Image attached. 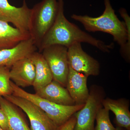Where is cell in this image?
<instances>
[{"instance_id": "obj_7", "label": "cell", "mask_w": 130, "mask_h": 130, "mask_svg": "<svg viewBox=\"0 0 130 130\" xmlns=\"http://www.w3.org/2000/svg\"><path fill=\"white\" fill-rule=\"evenodd\" d=\"M3 97L18 106L27 115L31 130H56L57 126L47 114L30 101L12 94Z\"/></svg>"}, {"instance_id": "obj_23", "label": "cell", "mask_w": 130, "mask_h": 130, "mask_svg": "<svg viewBox=\"0 0 130 130\" xmlns=\"http://www.w3.org/2000/svg\"><path fill=\"white\" fill-rule=\"evenodd\" d=\"M0 130H3V129L2 128H1V127H0Z\"/></svg>"}, {"instance_id": "obj_2", "label": "cell", "mask_w": 130, "mask_h": 130, "mask_svg": "<svg viewBox=\"0 0 130 130\" xmlns=\"http://www.w3.org/2000/svg\"><path fill=\"white\" fill-rule=\"evenodd\" d=\"M58 8L55 21L43 38L38 50L39 53L45 48L54 45L68 48L76 43H86L105 53L113 48V43L107 44L81 30L76 25L68 21L64 14V0H58Z\"/></svg>"}, {"instance_id": "obj_5", "label": "cell", "mask_w": 130, "mask_h": 130, "mask_svg": "<svg viewBox=\"0 0 130 130\" xmlns=\"http://www.w3.org/2000/svg\"><path fill=\"white\" fill-rule=\"evenodd\" d=\"M105 96L102 87L95 85L91 86L88 99L84 106L75 113L77 120L74 130H95L96 116L99 109L103 107Z\"/></svg>"}, {"instance_id": "obj_4", "label": "cell", "mask_w": 130, "mask_h": 130, "mask_svg": "<svg viewBox=\"0 0 130 130\" xmlns=\"http://www.w3.org/2000/svg\"><path fill=\"white\" fill-rule=\"evenodd\" d=\"M10 85L12 90V94L27 99L37 105L47 114L57 126L64 123L85 105L67 106L58 105L42 98L36 94L28 93L16 86L11 80Z\"/></svg>"}, {"instance_id": "obj_17", "label": "cell", "mask_w": 130, "mask_h": 130, "mask_svg": "<svg viewBox=\"0 0 130 130\" xmlns=\"http://www.w3.org/2000/svg\"><path fill=\"white\" fill-rule=\"evenodd\" d=\"M35 65L36 77L32 86L35 91L46 85L53 80L47 63L41 53L36 51L29 56Z\"/></svg>"}, {"instance_id": "obj_9", "label": "cell", "mask_w": 130, "mask_h": 130, "mask_svg": "<svg viewBox=\"0 0 130 130\" xmlns=\"http://www.w3.org/2000/svg\"><path fill=\"white\" fill-rule=\"evenodd\" d=\"M31 12L26 0L20 7L10 5L8 0H0V20L11 23L22 32L29 34Z\"/></svg>"}, {"instance_id": "obj_14", "label": "cell", "mask_w": 130, "mask_h": 130, "mask_svg": "<svg viewBox=\"0 0 130 130\" xmlns=\"http://www.w3.org/2000/svg\"><path fill=\"white\" fill-rule=\"evenodd\" d=\"M103 107L112 111L115 116V123L117 126L130 130L129 101L125 98L113 100L105 98L102 103Z\"/></svg>"}, {"instance_id": "obj_16", "label": "cell", "mask_w": 130, "mask_h": 130, "mask_svg": "<svg viewBox=\"0 0 130 130\" xmlns=\"http://www.w3.org/2000/svg\"><path fill=\"white\" fill-rule=\"evenodd\" d=\"M30 37L29 34L22 32L8 23L0 20V51L12 48Z\"/></svg>"}, {"instance_id": "obj_12", "label": "cell", "mask_w": 130, "mask_h": 130, "mask_svg": "<svg viewBox=\"0 0 130 130\" xmlns=\"http://www.w3.org/2000/svg\"><path fill=\"white\" fill-rule=\"evenodd\" d=\"M88 77L69 66L66 87L76 105L85 104L88 99L89 91L87 85Z\"/></svg>"}, {"instance_id": "obj_20", "label": "cell", "mask_w": 130, "mask_h": 130, "mask_svg": "<svg viewBox=\"0 0 130 130\" xmlns=\"http://www.w3.org/2000/svg\"><path fill=\"white\" fill-rule=\"evenodd\" d=\"M76 120V117L74 113L64 123L57 126L56 130H74Z\"/></svg>"}, {"instance_id": "obj_19", "label": "cell", "mask_w": 130, "mask_h": 130, "mask_svg": "<svg viewBox=\"0 0 130 130\" xmlns=\"http://www.w3.org/2000/svg\"><path fill=\"white\" fill-rule=\"evenodd\" d=\"M10 68L6 67L0 68V96H4L12 94L10 85L9 76Z\"/></svg>"}, {"instance_id": "obj_10", "label": "cell", "mask_w": 130, "mask_h": 130, "mask_svg": "<svg viewBox=\"0 0 130 130\" xmlns=\"http://www.w3.org/2000/svg\"><path fill=\"white\" fill-rule=\"evenodd\" d=\"M11 81L20 88L32 86L36 77V69L29 57L23 58L12 66L9 71Z\"/></svg>"}, {"instance_id": "obj_1", "label": "cell", "mask_w": 130, "mask_h": 130, "mask_svg": "<svg viewBox=\"0 0 130 130\" xmlns=\"http://www.w3.org/2000/svg\"><path fill=\"white\" fill-rule=\"evenodd\" d=\"M105 9L99 17L73 14L71 17L81 23L89 32L102 31L111 35L114 41L120 47V53L128 62L130 60V18L126 10L122 8L119 13L124 22L119 20L112 7L110 0H105Z\"/></svg>"}, {"instance_id": "obj_8", "label": "cell", "mask_w": 130, "mask_h": 130, "mask_svg": "<svg viewBox=\"0 0 130 130\" xmlns=\"http://www.w3.org/2000/svg\"><path fill=\"white\" fill-rule=\"evenodd\" d=\"M69 66L74 71L87 76H97L100 72L98 61L84 51L81 43H76L68 48Z\"/></svg>"}, {"instance_id": "obj_13", "label": "cell", "mask_w": 130, "mask_h": 130, "mask_svg": "<svg viewBox=\"0 0 130 130\" xmlns=\"http://www.w3.org/2000/svg\"><path fill=\"white\" fill-rule=\"evenodd\" d=\"M36 92L40 97L58 105L67 106L76 105L67 89L54 80Z\"/></svg>"}, {"instance_id": "obj_18", "label": "cell", "mask_w": 130, "mask_h": 130, "mask_svg": "<svg viewBox=\"0 0 130 130\" xmlns=\"http://www.w3.org/2000/svg\"><path fill=\"white\" fill-rule=\"evenodd\" d=\"M109 111L103 107L99 109L96 116L95 130H115L110 121Z\"/></svg>"}, {"instance_id": "obj_6", "label": "cell", "mask_w": 130, "mask_h": 130, "mask_svg": "<svg viewBox=\"0 0 130 130\" xmlns=\"http://www.w3.org/2000/svg\"><path fill=\"white\" fill-rule=\"evenodd\" d=\"M67 53V47L59 45L50 46L41 52L51 71L53 80L64 87L69 70Z\"/></svg>"}, {"instance_id": "obj_22", "label": "cell", "mask_w": 130, "mask_h": 130, "mask_svg": "<svg viewBox=\"0 0 130 130\" xmlns=\"http://www.w3.org/2000/svg\"><path fill=\"white\" fill-rule=\"evenodd\" d=\"M115 130H126L125 128H122V127H119V126H117Z\"/></svg>"}, {"instance_id": "obj_21", "label": "cell", "mask_w": 130, "mask_h": 130, "mask_svg": "<svg viewBox=\"0 0 130 130\" xmlns=\"http://www.w3.org/2000/svg\"><path fill=\"white\" fill-rule=\"evenodd\" d=\"M0 127L3 130H10L7 117L5 112L0 107Z\"/></svg>"}, {"instance_id": "obj_11", "label": "cell", "mask_w": 130, "mask_h": 130, "mask_svg": "<svg viewBox=\"0 0 130 130\" xmlns=\"http://www.w3.org/2000/svg\"><path fill=\"white\" fill-rule=\"evenodd\" d=\"M37 47L31 38L24 40L11 48L0 51V68H11L12 66L19 60L29 57L37 51Z\"/></svg>"}, {"instance_id": "obj_15", "label": "cell", "mask_w": 130, "mask_h": 130, "mask_svg": "<svg viewBox=\"0 0 130 130\" xmlns=\"http://www.w3.org/2000/svg\"><path fill=\"white\" fill-rule=\"evenodd\" d=\"M0 107L7 117L10 130H31L19 107L0 96Z\"/></svg>"}, {"instance_id": "obj_3", "label": "cell", "mask_w": 130, "mask_h": 130, "mask_svg": "<svg viewBox=\"0 0 130 130\" xmlns=\"http://www.w3.org/2000/svg\"><path fill=\"white\" fill-rule=\"evenodd\" d=\"M58 8L57 0H42L31 9L29 33L36 46L55 21Z\"/></svg>"}]
</instances>
